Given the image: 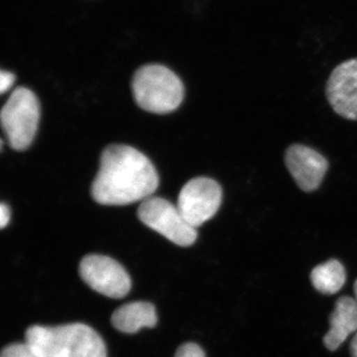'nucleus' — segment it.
I'll return each instance as SVG.
<instances>
[{
	"mask_svg": "<svg viewBox=\"0 0 357 357\" xmlns=\"http://www.w3.org/2000/svg\"><path fill=\"white\" fill-rule=\"evenodd\" d=\"M15 76L10 72L1 70L0 73V93H6L13 86Z\"/></svg>",
	"mask_w": 357,
	"mask_h": 357,
	"instance_id": "obj_15",
	"label": "nucleus"
},
{
	"mask_svg": "<svg viewBox=\"0 0 357 357\" xmlns=\"http://www.w3.org/2000/svg\"><path fill=\"white\" fill-rule=\"evenodd\" d=\"M137 215L145 225L177 245H192L198 237L197 229L188 223L178 206L165 199L150 197L145 199L138 208Z\"/></svg>",
	"mask_w": 357,
	"mask_h": 357,
	"instance_id": "obj_5",
	"label": "nucleus"
},
{
	"mask_svg": "<svg viewBox=\"0 0 357 357\" xmlns=\"http://www.w3.org/2000/svg\"><path fill=\"white\" fill-rule=\"evenodd\" d=\"M133 98L141 109L157 114H170L184 100L180 77L161 65H146L136 70L132 79Z\"/></svg>",
	"mask_w": 357,
	"mask_h": 357,
	"instance_id": "obj_3",
	"label": "nucleus"
},
{
	"mask_svg": "<svg viewBox=\"0 0 357 357\" xmlns=\"http://www.w3.org/2000/svg\"><path fill=\"white\" fill-rule=\"evenodd\" d=\"M347 273L344 265L337 259L319 264L312 269L311 281L316 290L325 295H333L344 287Z\"/></svg>",
	"mask_w": 357,
	"mask_h": 357,
	"instance_id": "obj_12",
	"label": "nucleus"
},
{
	"mask_svg": "<svg viewBox=\"0 0 357 357\" xmlns=\"http://www.w3.org/2000/svg\"><path fill=\"white\" fill-rule=\"evenodd\" d=\"M26 342L39 357H107L102 337L84 324L58 326H32Z\"/></svg>",
	"mask_w": 357,
	"mask_h": 357,
	"instance_id": "obj_2",
	"label": "nucleus"
},
{
	"mask_svg": "<svg viewBox=\"0 0 357 357\" xmlns=\"http://www.w3.org/2000/svg\"><path fill=\"white\" fill-rule=\"evenodd\" d=\"M0 357H39L27 342L7 345L1 351Z\"/></svg>",
	"mask_w": 357,
	"mask_h": 357,
	"instance_id": "obj_13",
	"label": "nucleus"
},
{
	"mask_svg": "<svg viewBox=\"0 0 357 357\" xmlns=\"http://www.w3.org/2000/svg\"><path fill=\"white\" fill-rule=\"evenodd\" d=\"M157 321L156 309L148 302L128 303L115 310L112 317L114 328L126 333H135L143 328H154Z\"/></svg>",
	"mask_w": 357,
	"mask_h": 357,
	"instance_id": "obj_11",
	"label": "nucleus"
},
{
	"mask_svg": "<svg viewBox=\"0 0 357 357\" xmlns=\"http://www.w3.org/2000/svg\"><path fill=\"white\" fill-rule=\"evenodd\" d=\"M158 185L156 169L144 154L128 145H109L100 157L91 196L100 204L124 206L150 198Z\"/></svg>",
	"mask_w": 357,
	"mask_h": 357,
	"instance_id": "obj_1",
	"label": "nucleus"
},
{
	"mask_svg": "<svg viewBox=\"0 0 357 357\" xmlns=\"http://www.w3.org/2000/svg\"><path fill=\"white\" fill-rule=\"evenodd\" d=\"M354 295H356V300L357 302V280L356 281V283H354Z\"/></svg>",
	"mask_w": 357,
	"mask_h": 357,
	"instance_id": "obj_18",
	"label": "nucleus"
},
{
	"mask_svg": "<svg viewBox=\"0 0 357 357\" xmlns=\"http://www.w3.org/2000/svg\"><path fill=\"white\" fill-rule=\"evenodd\" d=\"M285 163L300 189L307 192L318 189L328 169V160L323 155L302 144L288 148Z\"/></svg>",
	"mask_w": 357,
	"mask_h": 357,
	"instance_id": "obj_9",
	"label": "nucleus"
},
{
	"mask_svg": "<svg viewBox=\"0 0 357 357\" xmlns=\"http://www.w3.org/2000/svg\"><path fill=\"white\" fill-rule=\"evenodd\" d=\"M79 272L89 287L112 299H121L130 291V276L121 264L107 256H86Z\"/></svg>",
	"mask_w": 357,
	"mask_h": 357,
	"instance_id": "obj_7",
	"label": "nucleus"
},
{
	"mask_svg": "<svg viewBox=\"0 0 357 357\" xmlns=\"http://www.w3.org/2000/svg\"><path fill=\"white\" fill-rule=\"evenodd\" d=\"M222 202V187L211 178L199 177L189 181L181 190L178 208L195 229L215 217Z\"/></svg>",
	"mask_w": 357,
	"mask_h": 357,
	"instance_id": "obj_6",
	"label": "nucleus"
},
{
	"mask_svg": "<svg viewBox=\"0 0 357 357\" xmlns=\"http://www.w3.org/2000/svg\"><path fill=\"white\" fill-rule=\"evenodd\" d=\"M357 333V302L344 296L337 299L330 317V330L324 337V344L328 351H337L351 333Z\"/></svg>",
	"mask_w": 357,
	"mask_h": 357,
	"instance_id": "obj_10",
	"label": "nucleus"
},
{
	"mask_svg": "<svg viewBox=\"0 0 357 357\" xmlns=\"http://www.w3.org/2000/svg\"><path fill=\"white\" fill-rule=\"evenodd\" d=\"M351 354L352 357H357V333L351 340Z\"/></svg>",
	"mask_w": 357,
	"mask_h": 357,
	"instance_id": "obj_17",
	"label": "nucleus"
},
{
	"mask_svg": "<svg viewBox=\"0 0 357 357\" xmlns=\"http://www.w3.org/2000/svg\"><path fill=\"white\" fill-rule=\"evenodd\" d=\"M175 357H206V354L199 345L189 342L178 347Z\"/></svg>",
	"mask_w": 357,
	"mask_h": 357,
	"instance_id": "obj_14",
	"label": "nucleus"
},
{
	"mask_svg": "<svg viewBox=\"0 0 357 357\" xmlns=\"http://www.w3.org/2000/svg\"><path fill=\"white\" fill-rule=\"evenodd\" d=\"M0 119L10 147L18 151L27 149L38 129V98L30 89H16L2 107Z\"/></svg>",
	"mask_w": 357,
	"mask_h": 357,
	"instance_id": "obj_4",
	"label": "nucleus"
},
{
	"mask_svg": "<svg viewBox=\"0 0 357 357\" xmlns=\"http://www.w3.org/2000/svg\"><path fill=\"white\" fill-rule=\"evenodd\" d=\"M10 220V210L7 204L2 203L0 206V227L4 229Z\"/></svg>",
	"mask_w": 357,
	"mask_h": 357,
	"instance_id": "obj_16",
	"label": "nucleus"
},
{
	"mask_svg": "<svg viewBox=\"0 0 357 357\" xmlns=\"http://www.w3.org/2000/svg\"><path fill=\"white\" fill-rule=\"evenodd\" d=\"M326 96L338 115L357 121V59L345 61L333 70L326 84Z\"/></svg>",
	"mask_w": 357,
	"mask_h": 357,
	"instance_id": "obj_8",
	"label": "nucleus"
}]
</instances>
